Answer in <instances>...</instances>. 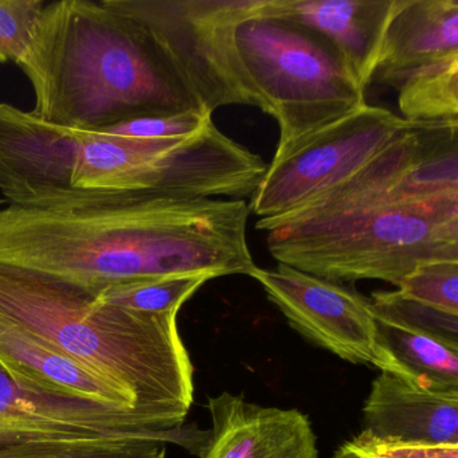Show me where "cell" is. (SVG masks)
Masks as SVG:
<instances>
[{
    "instance_id": "3957f363",
    "label": "cell",
    "mask_w": 458,
    "mask_h": 458,
    "mask_svg": "<svg viewBox=\"0 0 458 458\" xmlns=\"http://www.w3.org/2000/svg\"><path fill=\"white\" fill-rule=\"evenodd\" d=\"M0 323L26 332L132 398L136 409L186 426L194 366L178 312H130L98 304L60 278L0 264Z\"/></svg>"
},
{
    "instance_id": "7402d4cb",
    "label": "cell",
    "mask_w": 458,
    "mask_h": 458,
    "mask_svg": "<svg viewBox=\"0 0 458 458\" xmlns=\"http://www.w3.org/2000/svg\"><path fill=\"white\" fill-rule=\"evenodd\" d=\"M334 458H458V444H420L380 438L361 430L343 442Z\"/></svg>"
},
{
    "instance_id": "ba28073f",
    "label": "cell",
    "mask_w": 458,
    "mask_h": 458,
    "mask_svg": "<svg viewBox=\"0 0 458 458\" xmlns=\"http://www.w3.org/2000/svg\"><path fill=\"white\" fill-rule=\"evenodd\" d=\"M250 277L305 339L343 360L403 377L383 345L371 301L358 292L280 262L276 269L254 267Z\"/></svg>"
},
{
    "instance_id": "52a82bcc",
    "label": "cell",
    "mask_w": 458,
    "mask_h": 458,
    "mask_svg": "<svg viewBox=\"0 0 458 458\" xmlns=\"http://www.w3.org/2000/svg\"><path fill=\"white\" fill-rule=\"evenodd\" d=\"M407 125L388 109L364 104L275 155L249 210L259 219L296 210L358 173Z\"/></svg>"
},
{
    "instance_id": "44dd1931",
    "label": "cell",
    "mask_w": 458,
    "mask_h": 458,
    "mask_svg": "<svg viewBox=\"0 0 458 458\" xmlns=\"http://www.w3.org/2000/svg\"><path fill=\"white\" fill-rule=\"evenodd\" d=\"M396 288L406 299L458 316V259L423 262Z\"/></svg>"
},
{
    "instance_id": "e0dca14e",
    "label": "cell",
    "mask_w": 458,
    "mask_h": 458,
    "mask_svg": "<svg viewBox=\"0 0 458 458\" xmlns=\"http://www.w3.org/2000/svg\"><path fill=\"white\" fill-rule=\"evenodd\" d=\"M398 92L402 119L407 122L458 120V55L418 69Z\"/></svg>"
},
{
    "instance_id": "7a4b0ae2",
    "label": "cell",
    "mask_w": 458,
    "mask_h": 458,
    "mask_svg": "<svg viewBox=\"0 0 458 458\" xmlns=\"http://www.w3.org/2000/svg\"><path fill=\"white\" fill-rule=\"evenodd\" d=\"M17 65L36 93L31 114L66 130L205 111L167 50L119 0L47 2Z\"/></svg>"
},
{
    "instance_id": "9a60e30c",
    "label": "cell",
    "mask_w": 458,
    "mask_h": 458,
    "mask_svg": "<svg viewBox=\"0 0 458 458\" xmlns=\"http://www.w3.org/2000/svg\"><path fill=\"white\" fill-rule=\"evenodd\" d=\"M458 55V0H404L388 26L372 81L398 89L418 69Z\"/></svg>"
},
{
    "instance_id": "d6986e66",
    "label": "cell",
    "mask_w": 458,
    "mask_h": 458,
    "mask_svg": "<svg viewBox=\"0 0 458 458\" xmlns=\"http://www.w3.org/2000/svg\"><path fill=\"white\" fill-rule=\"evenodd\" d=\"M167 442L151 438L61 439L0 450V458H167Z\"/></svg>"
},
{
    "instance_id": "7c38bea8",
    "label": "cell",
    "mask_w": 458,
    "mask_h": 458,
    "mask_svg": "<svg viewBox=\"0 0 458 458\" xmlns=\"http://www.w3.org/2000/svg\"><path fill=\"white\" fill-rule=\"evenodd\" d=\"M211 430L202 458H318L308 415L225 393L208 399Z\"/></svg>"
},
{
    "instance_id": "5b68a950",
    "label": "cell",
    "mask_w": 458,
    "mask_h": 458,
    "mask_svg": "<svg viewBox=\"0 0 458 458\" xmlns=\"http://www.w3.org/2000/svg\"><path fill=\"white\" fill-rule=\"evenodd\" d=\"M235 42L262 112L280 127L275 155L366 104L336 53L308 29L261 14L238 26Z\"/></svg>"
},
{
    "instance_id": "5bb4252c",
    "label": "cell",
    "mask_w": 458,
    "mask_h": 458,
    "mask_svg": "<svg viewBox=\"0 0 458 458\" xmlns=\"http://www.w3.org/2000/svg\"><path fill=\"white\" fill-rule=\"evenodd\" d=\"M0 367L17 385L36 393L138 410L132 398L106 377L4 323H0Z\"/></svg>"
},
{
    "instance_id": "4fadbf2b",
    "label": "cell",
    "mask_w": 458,
    "mask_h": 458,
    "mask_svg": "<svg viewBox=\"0 0 458 458\" xmlns=\"http://www.w3.org/2000/svg\"><path fill=\"white\" fill-rule=\"evenodd\" d=\"M363 430L380 438L458 444V390H441L380 371L363 406Z\"/></svg>"
},
{
    "instance_id": "2e32d148",
    "label": "cell",
    "mask_w": 458,
    "mask_h": 458,
    "mask_svg": "<svg viewBox=\"0 0 458 458\" xmlns=\"http://www.w3.org/2000/svg\"><path fill=\"white\" fill-rule=\"evenodd\" d=\"M377 327L383 345L404 379L441 390H458V347L420 332L382 323Z\"/></svg>"
},
{
    "instance_id": "ffe728a7",
    "label": "cell",
    "mask_w": 458,
    "mask_h": 458,
    "mask_svg": "<svg viewBox=\"0 0 458 458\" xmlns=\"http://www.w3.org/2000/svg\"><path fill=\"white\" fill-rule=\"evenodd\" d=\"M369 301L377 323L430 335L458 347V316L412 301L398 291L374 292Z\"/></svg>"
},
{
    "instance_id": "30bf717a",
    "label": "cell",
    "mask_w": 458,
    "mask_h": 458,
    "mask_svg": "<svg viewBox=\"0 0 458 458\" xmlns=\"http://www.w3.org/2000/svg\"><path fill=\"white\" fill-rule=\"evenodd\" d=\"M453 143H458V120L409 122L347 181L285 216L259 219L256 227L269 233L281 227L301 226L391 200V191L412 167Z\"/></svg>"
},
{
    "instance_id": "277c9868",
    "label": "cell",
    "mask_w": 458,
    "mask_h": 458,
    "mask_svg": "<svg viewBox=\"0 0 458 458\" xmlns=\"http://www.w3.org/2000/svg\"><path fill=\"white\" fill-rule=\"evenodd\" d=\"M273 259L324 280L398 286L418 265L458 259V195L385 200L372 208L267 233Z\"/></svg>"
},
{
    "instance_id": "9c48e42d",
    "label": "cell",
    "mask_w": 458,
    "mask_h": 458,
    "mask_svg": "<svg viewBox=\"0 0 458 458\" xmlns=\"http://www.w3.org/2000/svg\"><path fill=\"white\" fill-rule=\"evenodd\" d=\"M151 438L197 453L203 433L133 409L36 393L0 367V450L61 439Z\"/></svg>"
},
{
    "instance_id": "6da1fadb",
    "label": "cell",
    "mask_w": 458,
    "mask_h": 458,
    "mask_svg": "<svg viewBox=\"0 0 458 458\" xmlns=\"http://www.w3.org/2000/svg\"><path fill=\"white\" fill-rule=\"evenodd\" d=\"M245 199L143 194L90 208H0V264L44 273L95 294L139 278L248 275Z\"/></svg>"
},
{
    "instance_id": "cb8c5ba5",
    "label": "cell",
    "mask_w": 458,
    "mask_h": 458,
    "mask_svg": "<svg viewBox=\"0 0 458 458\" xmlns=\"http://www.w3.org/2000/svg\"><path fill=\"white\" fill-rule=\"evenodd\" d=\"M213 122V114L206 111H190L183 114H167V116L143 117L132 122L116 124L106 128L100 133L122 138L148 139H182L195 135Z\"/></svg>"
},
{
    "instance_id": "8fae6325",
    "label": "cell",
    "mask_w": 458,
    "mask_h": 458,
    "mask_svg": "<svg viewBox=\"0 0 458 458\" xmlns=\"http://www.w3.org/2000/svg\"><path fill=\"white\" fill-rule=\"evenodd\" d=\"M404 0H267L264 14L323 38L366 93L391 21Z\"/></svg>"
},
{
    "instance_id": "8992f818",
    "label": "cell",
    "mask_w": 458,
    "mask_h": 458,
    "mask_svg": "<svg viewBox=\"0 0 458 458\" xmlns=\"http://www.w3.org/2000/svg\"><path fill=\"white\" fill-rule=\"evenodd\" d=\"M167 50L205 111L262 103L238 55L235 30L267 0H119Z\"/></svg>"
},
{
    "instance_id": "603a6c76",
    "label": "cell",
    "mask_w": 458,
    "mask_h": 458,
    "mask_svg": "<svg viewBox=\"0 0 458 458\" xmlns=\"http://www.w3.org/2000/svg\"><path fill=\"white\" fill-rule=\"evenodd\" d=\"M47 4L45 0H0V64L20 63Z\"/></svg>"
},
{
    "instance_id": "ac0fdd59",
    "label": "cell",
    "mask_w": 458,
    "mask_h": 458,
    "mask_svg": "<svg viewBox=\"0 0 458 458\" xmlns=\"http://www.w3.org/2000/svg\"><path fill=\"white\" fill-rule=\"evenodd\" d=\"M208 280H213V277L206 275L139 278L112 284L92 296L98 304L130 312L148 315L179 313L182 305Z\"/></svg>"
}]
</instances>
